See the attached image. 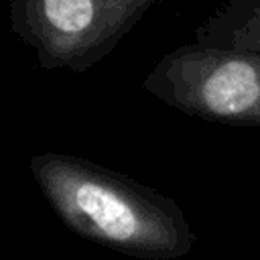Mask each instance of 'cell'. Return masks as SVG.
Here are the masks:
<instances>
[{"instance_id":"3957f363","label":"cell","mask_w":260,"mask_h":260,"mask_svg":"<svg viewBox=\"0 0 260 260\" xmlns=\"http://www.w3.org/2000/svg\"><path fill=\"white\" fill-rule=\"evenodd\" d=\"M156 0H8L14 37L43 69L85 73L136 26Z\"/></svg>"},{"instance_id":"277c9868","label":"cell","mask_w":260,"mask_h":260,"mask_svg":"<svg viewBox=\"0 0 260 260\" xmlns=\"http://www.w3.org/2000/svg\"><path fill=\"white\" fill-rule=\"evenodd\" d=\"M193 43L260 55V0H225L195 28Z\"/></svg>"},{"instance_id":"6da1fadb","label":"cell","mask_w":260,"mask_h":260,"mask_svg":"<svg viewBox=\"0 0 260 260\" xmlns=\"http://www.w3.org/2000/svg\"><path fill=\"white\" fill-rule=\"evenodd\" d=\"M28 169L59 219L77 236L140 260L187 256L195 234L169 195L83 156L43 152Z\"/></svg>"},{"instance_id":"7a4b0ae2","label":"cell","mask_w":260,"mask_h":260,"mask_svg":"<svg viewBox=\"0 0 260 260\" xmlns=\"http://www.w3.org/2000/svg\"><path fill=\"white\" fill-rule=\"evenodd\" d=\"M142 87L205 122L260 126V55L185 43L162 55Z\"/></svg>"}]
</instances>
